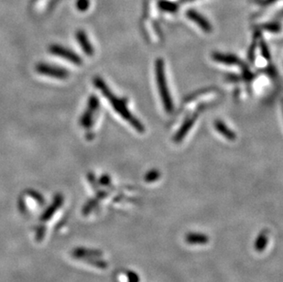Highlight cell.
<instances>
[{"mask_svg":"<svg viewBox=\"0 0 283 282\" xmlns=\"http://www.w3.org/2000/svg\"><path fill=\"white\" fill-rule=\"evenodd\" d=\"M93 84L95 85V87L109 101L110 105L112 106L115 112L119 114L125 121H127L134 130H137L140 133H143L145 131L143 125L134 114L130 112V109L128 107L127 99L118 98L116 95H115L101 77H94L93 80Z\"/></svg>","mask_w":283,"mask_h":282,"instance_id":"obj_1","label":"cell"},{"mask_svg":"<svg viewBox=\"0 0 283 282\" xmlns=\"http://www.w3.org/2000/svg\"><path fill=\"white\" fill-rule=\"evenodd\" d=\"M155 72H156V81L159 88V93L161 94V101L166 112L171 113L173 111V103L170 97V94L169 91L168 84L165 76L164 71V62L161 59H157L155 64Z\"/></svg>","mask_w":283,"mask_h":282,"instance_id":"obj_2","label":"cell"},{"mask_svg":"<svg viewBox=\"0 0 283 282\" xmlns=\"http://www.w3.org/2000/svg\"><path fill=\"white\" fill-rule=\"evenodd\" d=\"M99 99L95 95H91L87 102V107L84 111V114L81 116L80 124L85 129L89 130L93 127L94 116L99 109Z\"/></svg>","mask_w":283,"mask_h":282,"instance_id":"obj_3","label":"cell"},{"mask_svg":"<svg viewBox=\"0 0 283 282\" xmlns=\"http://www.w3.org/2000/svg\"><path fill=\"white\" fill-rule=\"evenodd\" d=\"M36 71L41 75L52 77L59 80L67 79L70 75L69 72L67 70L43 62H40L36 65Z\"/></svg>","mask_w":283,"mask_h":282,"instance_id":"obj_4","label":"cell"},{"mask_svg":"<svg viewBox=\"0 0 283 282\" xmlns=\"http://www.w3.org/2000/svg\"><path fill=\"white\" fill-rule=\"evenodd\" d=\"M49 52L55 56L61 57L62 59H65L66 61H70L75 65H81L83 63L82 58L77 55L75 53L71 51L69 49L59 45V44H53L49 47Z\"/></svg>","mask_w":283,"mask_h":282,"instance_id":"obj_5","label":"cell"},{"mask_svg":"<svg viewBox=\"0 0 283 282\" xmlns=\"http://www.w3.org/2000/svg\"><path fill=\"white\" fill-rule=\"evenodd\" d=\"M197 117H198V114H191L189 117H187V119L184 121L183 126L180 128V130H178V132L174 137V142H181L183 139H184V137L188 134V132L191 130L192 126L194 125L195 121L197 120Z\"/></svg>","mask_w":283,"mask_h":282,"instance_id":"obj_6","label":"cell"},{"mask_svg":"<svg viewBox=\"0 0 283 282\" xmlns=\"http://www.w3.org/2000/svg\"><path fill=\"white\" fill-rule=\"evenodd\" d=\"M62 203H63V197H62V195L61 194L55 195L52 205L47 208L46 210L44 211V213L40 216V220L41 221H47L50 218H52L54 213L57 210H59V208L61 207Z\"/></svg>","mask_w":283,"mask_h":282,"instance_id":"obj_7","label":"cell"},{"mask_svg":"<svg viewBox=\"0 0 283 282\" xmlns=\"http://www.w3.org/2000/svg\"><path fill=\"white\" fill-rule=\"evenodd\" d=\"M76 39L78 43L81 46L82 50L87 56H93L94 54V50L93 48L91 42L89 41L87 35L83 31H78L76 32Z\"/></svg>","mask_w":283,"mask_h":282,"instance_id":"obj_8","label":"cell"},{"mask_svg":"<svg viewBox=\"0 0 283 282\" xmlns=\"http://www.w3.org/2000/svg\"><path fill=\"white\" fill-rule=\"evenodd\" d=\"M213 58L215 61H218L226 65H241L242 62L236 57L235 55L232 54H214Z\"/></svg>","mask_w":283,"mask_h":282,"instance_id":"obj_9","label":"cell"},{"mask_svg":"<svg viewBox=\"0 0 283 282\" xmlns=\"http://www.w3.org/2000/svg\"><path fill=\"white\" fill-rule=\"evenodd\" d=\"M74 257L80 260H86V259H96L101 255L100 252L94 251L92 249H85V248H76L75 251L73 252Z\"/></svg>","mask_w":283,"mask_h":282,"instance_id":"obj_10","label":"cell"},{"mask_svg":"<svg viewBox=\"0 0 283 282\" xmlns=\"http://www.w3.org/2000/svg\"><path fill=\"white\" fill-rule=\"evenodd\" d=\"M214 129L217 130L223 137L227 138L228 140L234 141L236 139V135L232 130L226 127L222 121H215L214 122Z\"/></svg>","mask_w":283,"mask_h":282,"instance_id":"obj_11","label":"cell"},{"mask_svg":"<svg viewBox=\"0 0 283 282\" xmlns=\"http://www.w3.org/2000/svg\"><path fill=\"white\" fill-rule=\"evenodd\" d=\"M30 194H31L33 198L36 199L38 203H40V204H41V203H42V204L44 203L43 197H42L38 192H37V191H31V192H30Z\"/></svg>","mask_w":283,"mask_h":282,"instance_id":"obj_12","label":"cell"},{"mask_svg":"<svg viewBox=\"0 0 283 282\" xmlns=\"http://www.w3.org/2000/svg\"><path fill=\"white\" fill-rule=\"evenodd\" d=\"M100 182H101V183H104L105 185H107V182H109V178H108L107 176H103V177H102V179L100 180Z\"/></svg>","mask_w":283,"mask_h":282,"instance_id":"obj_13","label":"cell"}]
</instances>
